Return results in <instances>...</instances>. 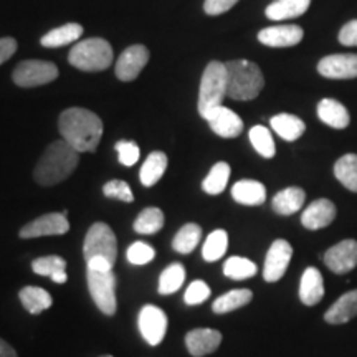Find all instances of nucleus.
Returning <instances> with one entry per match:
<instances>
[{"label":"nucleus","mask_w":357,"mask_h":357,"mask_svg":"<svg viewBox=\"0 0 357 357\" xmlns=\"http://www.w3.org/2000/svg\"><path fill=\"white\" fill-rule=\"evenodd\" d=\"M19 298L22 306L25 307L30 314H40V312L50 310L52 307V294L47 289L40 287H25L19 291Z\"/></svg>","instance_id":"28"},{"label":"nucleus","mask_w":357,"mask_h":357,"mask_svg":"<svg viewBox=\"0 0 357 357\" xmlns=\"http://www.w3.org/2000/svg\"><path fill=\"white\" fill-rule=\"evenodd\" d=\"M68 61L82 71H102L113 63V48L105 38H86L70 50Z\"/></svg>","instance_id":"5"},{"label":"nucleus","mask_w":357,"mask_h":357,"mask_svg":"<svg viewBox=\"0 0 357 357\" xmlns=\"http://www.w3.org/2000/svg\"><path fill=\"white\" fill-rule=\"evenodd\" d=\"M324 263L333 273L346 275L357 266V242L342 240L324 253Z\"/></svg>","instance_id":"13"},{"label":"nucleus","mask_w":357,"mask_h":357,"mask_svg":"<svg viewBox=\"0 0 357 357\" xmlns=\"http://www.w3.org/2000/svg\"><path fill=\"white\" fill-rule=\"evenodd\" d=\"M211 287L202 280H195L189 284V288L184 293V303L189 306L200 305V303L207 301L211 298Z\"/></svg>","instance_id":"40"},{"label":"nucleus","mask_w":357,"mask_h":357,"mask_svg":"<svg viewBox=\"0 0 357 357\" xmlns=\"http://www.w3.org/2000/svg\"><path fill=\"white\" fill-rule=\"evenodd\" d=\"M227 96L236 101L255 100L265 86L260 66L248 60H234L225 63Z\"/></svg>","instance_id":"4"},{"label":"nucleus","mask_w":357,"mask_h":357,"mask_svg":"<svg viewBox=\"0 0 357 357\" xmlns=\"http://www.w3.org/2000/svg\"><path fill=\"white\" fill-rule=\"evenodd\" d=\"M253 300V293L250 289H231V291L222 294L212 305V311L215 314H225V312L240 310L247 306Z\"/></svg>","instance_id":"30"},{"label":"nucleus","mask_w":357,"mask_h":357,"mask_svg":"<svg viewBox=\"0 0 357 357\" xmlns=\"http://www.w3.org/2000/svg\"><path fill=\"white\" fill-rule=\"evenodd\" d=\"M222 344V333L211 328L192 329L185 334V347L190 356L204 357L215 352Z\"/></svg>","instance_id":"16"},{"label":"nucleus","mask_w":357,"mask_h":357,"mask_svg":"<svg viewBox=\"0 0 357 357\" xmlns=\"http://www.w3.org/2000/svg\"><path fill=\"white\" fill-rule=\"evenodd\" d=\"M248 137L252 146L255 147V151L261 158L271 159L276 154V146L270 129H266L265 126H253L250 129Z\"/></svg>","instance_id":"38"},{"label":"nucleus","mask_w":357,"mask_h":357,"mask_svg":"<svg viewBox=\"0 0 357 357\" xmlns=\"http://www.w3.org/2000/svg\"><path fill=\"white\" fill-rule=\"evenodd\" d=\"M357 316V289L342 294L334 305L326 311L324 319L329 324H344L349 323Z\"/></svg>","instance_id":"21"},{"label":"nucleus","mask_w":357,"mask_h":357,"mask_svg":"<svg viewBox=\"0 0 357 357\" xmlns=\"http://www.w3.org/2000/svg\"><path fill=\"white\" fill-rule=\"evenodd\" d=\"M305 37V32L300 25H278L268 26L258 33V40L263 45L271 48H287L298 45Z\"/></svg>","instance_id":"17"},{"label":"nucleus","mask_w":357,"mask_h":357,"mask_svg":"<svg viewBox=\"0 0 357 357\" xmlns=\"http://www.w3.org/2000/svg\"><path fill=\"white\" fill-rule=\"evenodd\" d=\"M88 289L98 310L106 316H114L118 311L116 300V275L113 270H91L88 268Z\"/></svg>","instance_id":"7"},{"label":"nucleus","mask_w":357,"mask_h":357,"mask_svg":"<svg viewBox=\"0 0 357 357\" xmlns=\"http://www.w3.org/2000/svg\"><path fill=\"white\" fill-rule=\"evenodd\" d=\"M83 35V26L79 24H66L63 26H58V29H53L52 32L43 35L40 43L45 48H60L65 47V45H70Z\"/></svg>","instance_id":"29"},{"label":"nucleus","mask_w":357,"mask_h":357,"mask_svg":"<svg viewBox=\"0 0 357 357\" xmlns=\"http://www.w3.org/2000/svg\"><path fill=\"white\" fill-rule=\"evenodd\" d=\"M15 52H17V40L15 38H12V37L0 38V65H3L7 60H10Z\"/></svg>","instance_id":"45"},{"label":"nucleus","mask_w":357,"mask_h":357,"mask_svg":"<svg viewBox=\"0 0 357 357\" xmlns=\"http://www.w3.org/2000/svg\"><path fill=\"white\" fill-rule=\"evenodd\" d=\"M204 119L208 123V126H211V129L217 136L225 137V139L238 137L243 131L242 118L235 111L225 108L223 105L212 109Z\"/></svg>","instance_id":"14"},{"label":"nucleus","mask_w":357,"mask_h":357,"mask_svg":"<svg viewBox=\"0 0 357 357\" xmlns=\"http://www.w3.org/2000/svg\"><path fill=\"white\" fill-rule=\"evenodd\" d=\"M339 42L344 47H357V20H351L339 32Z\"/></svg>","instance_id":"44"},{"label":"nucleus","mask_w":357,"mask_h":357,"mask_svg":"<svg viewBox=\"0 0 357 357\" xmlns=\"http://www.w3.org/2000/svg\"><path fill=\"white\" fill-rule=\"evenodd\" d=\"M58 78V68L52 61L25 60L15 66L12 79L20 88H35L52 83Z\"/></svg>","instance_id":"8"},{"label":"nucleus","mask_w":357,"mask_h":357,"mask_svg":"<svg viewBox=\"0 0 357 357\" xmlns=\"http://www.w3.org/2000/svg\"><path fill=\"white\" fill-rule=\"evenodd\" d=\"M318 116L321 121L334 129H344L351 123L349 111L346 109V106L333 98H324L319 101Z\"/></svg>","instance_id":"20"},{"label":"nucleus","mask_w":357,"mask_h":357,"mask_svg":"<svg viewBox=\"0 0 357 357\" xmlns=\"http://www.w3.org/2000/svg\"><path fill=\"white\" fill-rule=\"evenodd\" d=\"M336 218V205L328 199H318L306 207L301 215L303 227L307 230H319Z\"/></svg>","instance_id":"18"},{"label":"nucleus","mask_w":357,"mask_h":357,"mask_svg":"<svg viewBox=\"0 0 357 357\" xmlns=\"http://www.w3.org/2000/svg\"><path fill=\"white\" fill-rule=\"evenodd\" d=\"M79 162V153L63 139L53 141L45 149L35 166L33 178L40 185L50 187L60 184L75 172Z\"/></svg>","instance_id":"2"},{"label":"nucleus","mask_w":357,"mask_h":357,"mask_svg":"<svg viewBox=\"0 0 357 357\" xmlns=\"http://www.w3.org/2000/svg\"><path fill=\"white\" fill-rule=\"evenodd\" d=\"M164 227V213L158 207H147L134 220L132 229L139 235H154Z\"/></svg>","instance_id":"33"},{"label":"nucleus","mask_w":357,"mask_h":357,"mask_svg":"<svg viewBox=\"0 0 357 357\" xmlns=\"http://www.w3.org/2000/svg\"><path fill=\"white\" fill-rule=\"evenodd\" d=\"M311 6V0H275L266 7V17L270 20L280 22L305 15Z\"/></svg>","instance_id":"24"},{"label":"nucleus","mask_w":357,"mask_h":357,"mask_svg":"<svg viewBox=\"0 0 357 357\" xmlns=\"http://www.w3.org/2000/svg\"><path fill=\"white\" fill-rule=\"evenodd\" d=\"M293 257V247L287 240H275L268 250L265 258V266H263V278L268 283H275L283 278L287 273L289 261Z\"/></svg>","instance_id":"11"},{"label":"nucleus","mask_w":357,"mask_h":357,"mask_svg":"<svg viewBox=\"0 0 357 357\" xmlns=\"http://www.w3.org/2000/svg\"><path fill=\"white\" fill-rule=\"evenodd\" d=\"M324 298V281L318 268H306L300 281V300L303 305L314 306Z\"/></svg>","instance_id":"19"},{"label":"nucleus","mask_w":357,"mask_h":357,"mask_svg":"<svg viewBox=\"0 0 357 357\" xmlns=\"http://www.w3.org/2000/svg\"><path fill=\"white\" fill-rule=\"evenodd\" d=\"M0 357H19V356H17V351L13 349L7 341L0 339Z\"/></svg>","instance_id":"46"},{"label":"nucleus","mask_w":357,"mask_h":357,"mask_svg":"<svg viewBox=\"0 0 357 357\" xmlns=\"http://www.w3.org/2000/svg\"><path fill=\"white\" fill-rule=\"evenodd\" d=\"M33 273L40 276H50L53 283L63 284L68 280L66 276V260L58 255L40 257L32 263Z\"/></svg>","instance_id":"27"},{"label":"nucleus","mask_w":357,"mask_h":357,"mask_svg":"<svg viewBox=\"0 0 357 357\" xmlns=\"http://www.w3.org/2000/svg\"><path fill=\"white\" fill-rule=\"evenodd\" d=\"M231 197H234L235 202L242 205L257 207V205H261L266 200V189L261 182L243 178V181H238L231 187Z\"/></svg>","instance_id":"22"},{"label":"nucleus","mask_w":357,"mask_h":357,"mask_svg":"<svg viewBox=\"0 0 357 357\" xmlns=\"http://www.w3.org/2000/svg\"><path fill=\"white\" fill-rule=\"evenodd\" d=\"M101 357H113V356H101Z\"/></svg>","instance_id":"47"},{"label":"nucleus","mask_w":357,"mask_h":357,"mask_svg":"<svg viewBox=\"0 0 357 357\" xmlns=\"http://www.w3.org/2000/svg\"><path fill=\"white\" fill-rule=\"evenodd\" d=\"M334 176L347 190L357 192V154H346L334 164Z\"/></svg>","instance_id":"32"},{"label":"nucleus","mask_w":357,"mask_h":357,"mask_svg":"<svg viewBox=\"0 0 357 357\" xmlns=\"http://www.w3.org/2000/svg\"><path fill=\"white\" fill-rule=\"evenodd\" d=\"M149 61V50L144 45H132L116 61V77L121 82H134Z\"/></svg>","instance_id":"12"},{"label":"nucleus","mask_w":357,"mask_h":357,"mask_svg":"<svg viewBox=\"0 0 357 357\" xmlns=\"http://www.w3.org/2000/svg\"><path fill=\"white\" fill-rule=\"evenodd\" d=\"M200 238H202V229L197 223H185L181 230L177 231L172 240V248L182 255H189L197 247Z\"/></svg>","instance_id":"31"},{"label":"nucleus","mask_w":357,"mask_h":357,"mask_svg":"<svg viewBox=\"0 0 357 357\" xmlns=\"http://www.w3.org/2000/svg\"><path fill=\"white\" fill-rule=\"evenodd\" d=\"M102 194L108 199H116L121 200V202L131 204L134 202V195L131 187L128 185V182L124 181H109L106 182L105 187H102Z\"/></svg>","instance_id":"41"},{"label":"nucleus","mask_w":357,"mask_h":357,"mask_svg":"<svg viewBox=\"0 0 357 357\" xmlns=\"http://www.w3.org/2000/svg\"><path fill=\"white\" fill-rule=\"evenodd\" d=\"M169 159L167 155L160 151H154L147 155V159L142 164L139 171V181L142 185L153 187L160 181V177L164 176V172L167 171Z\"/></svg>","instance_id":"26"},{"label":"nucleus","mask_w":357,"mask_h":357,"mask_svg":"<svg viewBox=\"0 0 357 357\" xmlns=\"http://www.w3.org/2000/svg\"><path fill=\"white\" fill-rule=\"evenodd\" d=\"M137 326H139L141 336L149 346H159L164 341L167 333L169 319L167 314L160 307L154 305L142 306L137 316Z\"/></svg>","instance_id":"9"},{"label":"nucleus","mask_w":357,"mask_h":357,"mask_svg":"<svg viewBox=\"0 0 357 357\" xmlns=\"http://www.w3.org/2000/svg\"><path fill=\"white\" fill-rule=\"evenodd\" d=\"M227 248H229V234L225 230H213L205 238L202 247V258L208 263L218 261L225 255Z\"/></svg>","instance_id":"35"},{"label":"nucleus","mask_w":357,"mask_h":357,"mask_svg":"<svg viewBox=\"0 0 357 357\" xmlns=\"http://www.w3.org/2000/svg\"><path fill=\"white\" fill-rule=\"evenodd\" d=\"M238 0H205L204 10L207 15H222V13L229 12L231 7L236 6Z\"/></svg>","instance_id":"43"},{"label":"nucleus","mask_w":357,"mask_h":357,"mask_svg":"<svg viewBox=\"0 0 357 357\" xmlns=\"http://www.w3.org/2000/svg\"><path fill=\"white\" fill-rule=\"evenodd\" d=\"M128 261L134 266H142L155 258V250L144 242H134L126 252Z\"/></svg>","instance_id":"39"},{"label":"nucleus","mask_w":357,"mask_h":357,"mask_svg":"<svg viewBox=\"0 0 357 357\" xmlns=\"http://www.w3.org/2000/svg\"><path fill=\"white\" fill-rule=\"evenodd\" d=\"M306 200L305 190L300 187H287L280 190L271 200V207L280 215H293L298 211H301L303 204Z\"/></svg>","instance_id":"23"},{"label":"nucleus","mask_w":357,"mask_h":357,"mask_svg":"<svg viewBox=\"0 0 357 357\" xmlns=\"http://www.w3.org/2000/svg\"><path fill=\"white\" fill-rule=\"evenodd\" d=\"M230 178V166L227 162H217L215 166L211 169L208 176L204 178L202 189L207 192L208 195H218L225 190L227 184Z\"/></svg>","instance_id":"36"},{"label":"nucleus","mask_w":357,"mask_h":357,"mask_svg":"<svg viewBox=\"0 0 357 357\" xmlns=\"http://www.w3.org/2000/svg\"><path fill=\"white\" fill-rule=\"evenodd\" d=\"M83 257L91 270H113L118 258V240L108 223L96 222L89 227L84 236Z\"/></svg>","instance_id":"3"},{"label":"nucleus","mask_w":357,"mask_h":357,"mask_svg":"<svg viewBox=\"0 0 357 357\" xmlns=\"http://www.w3.org/2000/svg\"><path fill=\"white\" fill-rule=\"evenodd\" d=\"M227 96V68L222 61H211L205 66L199 88V114L205 118L212 109L222 106Z\"/></svg>","instance_id":"6"},{"label":"nucleus","mask_w":357,"mask_h":357,"mask_svg":"<svg viewBox=\"0 0 357 357\" xmlns=\"http://www.w3.org/2000/svg\"><path fill=\"white\" fill-rule=\"evenodd\" d=\"M116 151H118V159L123 166L131 167L139 160L141 151L134 141H118L116 142Z\"/></svg>","instance_id":"42"},{"label":"nucleus","mask_w":357,"mask_h":357,"mask_svg":"<svg viewBox=\"0 0 357 357\" xmlns=\"http://www.w3.org/2000/svg\"><path fill=\"white\" fill-rule=\"evenodd\" d=\"M185 280V268L181 263H172L159 276L158 291L162 296L166 294H174L177 289H181Z\"/></svg>","instance_id":"34"},{"label":"nucleus","mask_w":357,"mask_h":357,"mask_svg":"<svg viewBox=\"0 0 357 357\" xmlns=\"http://www.w3.org/2000/svg\"><path fill=\"white\" fill-rule=\"evenodd\" d=\"M270 126L273 131L278 134L281 139L293 142L305 134L306 131V124L303 123V119L298 118L294 114H288V113H281L276 114L270 119Z\"/></svg>","instance_id":"25"},{"label":"nucleus","mask_w":357,"mask_h":357,"mask_svg":"<svg viewBox=\"0 0 357 357\" xmlns=\"http://www.w3.org/2000/svg\"><path fill=\"white\" fill-rule=\"evenodd\" d=\"M258 268L255 263L243 257H231L223 263V275L230 280H247L255 276Z\"/></svg>","instance_id":"37"},{"label":"nucleus","mask_w":357,"mask_h":357,"mask_svg":"<svg viewBox=\"0 0 357 357\" xmlns=\"http://www.w3.org/2000/svg\"><path fill=\"white\" fill-rule=\"evenodd\" d=\"M321 77L331 79H351L357 78V55H329L324 56L318 63Z\"/></svg>","instance_id":"15"},{"label":"nucleus","mask_w":357,"mask_h":357,"mask_svg":"<svg viewBox=\"0 0 357 357\" xmlns=\"http://www.w3.org/2000/svg\"><path fill=\"white\" fill-rule=\"evenodd\" d=\"M70 230L68 222V212H55L47 213L35 220L29 222L24 225L19 231L20 238H38V236H48V235H65Z\"/></svg>","instance_id":"10"},{"label":"nucleus","mask_w":357,"mask_h":357,"mask_svg":"<svg viewBox=\"0 0 357 357\" xmlns=\"http://www.w3.org/2000/svg\"><path fill=\"white\" fill-rule=\"evenodd\" d=\"M61 139L82 153H95L102 137V121L93 111L84 108H70L58 119Z\"/></svg>","instance_id":"1"}]
</instances>
